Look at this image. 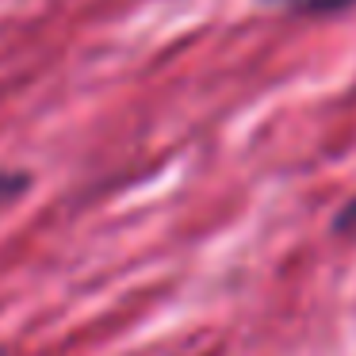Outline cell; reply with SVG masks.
Here are the masks:
<instances>
[{
    "label": "cell",
    "mask_w": 356,
    "mask_h": 356,
    "mask_svg": "<svg viewBox=\"0 0 356 356\" xmlns=\"http://www.w3.org/2000/svg\"><path fill=\"white\" fill-rule=\"evenodd\" d=\"M287 4L299 12H341L348 4H356V0H287Z\"/></svg>",
    "instance_id": "cell-1"
},
{
    "label": "cell",
    "mask_w": 356,
    "mask_h": 356,
    "mask_svg": "<svg viewBox=\"0 0 356 356\" xmlns=\"http://www.w3.org/2000/svg\"><path fill=\"white\" fill-rule=\"evenodd\" d=\"M356 230V200H348L337 215V234H353Z\"/></svg>",
    "instance_id": "cell-2"
}]
</instances>
